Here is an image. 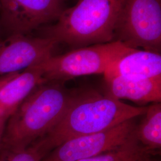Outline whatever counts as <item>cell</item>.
Here are the masks:
<instances>
[{"mask_svg":"<svg viewBox=\"0 0 161 161\" xmlns=\"http://www.w3.org/2000/svg\"><path fill=\"white\" fill-rule=\"evenodd\" d=\"M147 108L131 106L94 91L78 92L52 130L32 144L45 158L68 140L112 128L143 115Z\"/></svg>","mask_w":161,"mask_h":161,"instance_id":"cell-1","label":"cell"},{"mask_svg":"<svg viewBox=\"0 0 161 161\" xmlns=\"http://www.w3.org/2000/svg\"><path fill=\"white\" fill-rule=\"evenodd\" d=\"M134 119L103 131L68 140L52 150L42 161H77L99 155L125 144L134 133Z\"/></svg>","mask_w":161,"mask_h":161,"instance_id":"cell-6","label":"cell"},{"mask_svg":"<svg viewBox=\"0 0 161 161\" xmlns=\"http://www.w3.org/2000/svg\"><path fill=\"white\" fill-rule=\"evenodd\" d=\"M147 155L153 154L138 142L134 131L131 138L120 147L99 155L77 161H134Z\"/></svg>","mask_w":161,"mask_h":161,"instance_id":"cell-13","label":"cell"},{"mask_svg":"<svg viewBox=\"0 0 161 161\" xmlns=\"http://www.w3.org/2000/svg\"><path fill=\"white\" fill-rule=\"evenodd\" d=\"M152 155L145 156L141 158H139L137 160L134 161H159L158 159H155L152 157Z\"/></svg>","mask_w":161,"mask_h":161,"instance_id":"cell-17","label":"cell"},{"mask_svg":"<svg viewBox=\"0 0 161 161\" xmlns=\"http://www.w3.org/2000/svg\"><path fill=\"white\" fill-rule=\"evenodd\" d=\"M104 76L108 96L138 103H161V78L132 80L118 75Z\"/></svg>","mask_w":161,"mask_h":161,"instance_id":"cell-11","label":"cell"},{"mask_svg":"<svg viewBox=\"0 0 161 161\" xmlns=\"http://www.w3.org/2000/svg\"><path fill=\"white\" fill-rule=\"evenodd\" d=\"M143 118L135 129L138 142L153 155L161 147V104L147 106Z\"/></svg>","mask_w":161,"mask_h":161,"instance_id":"cell-12","label":"cell"},{"mask_svg":"<svg viewBox=\"0 0 161 161\" xmlns=\"http://www.w3.org/2000/svg\"><path fill=\"white\" fill-rule=\"evenodd\" d=\"M103 75L132 80L161 78V53L131 48L111 64Z\"/></svg>","mask_w":161,"mask_h":161,"instance_id":"cell-9","label":"cell"},{"mask_svg":"<svg viewBox=\"0 0 161 161\" xmlns=\"http://www.w3.org/2000/svg\"><path fill=\"white\" fill-rule=\"evenodd\" d=\"M64 0H0L1 20L12 34L25 35L58 19Z\"/></svg>","mask_w":161,"mask_h":161,"instance_id":"cell-7","label":"cell"},{"mask_svg":"<svg viewBox=\"0 0 161 161\" xmlns=\"http://www.w3.org/2000/svg\"><path fill=\"white\" fill-rule=\"evenodd\" d=\"M19 73H14V74H12L5 75L3 76H1L0 77V88L4 84H6L7 82L11 80L12 78H13L14 77H15Z\"/></svg>","mask_w":161,"mask_h":161,"instance_id":"cell-15","label":"cell"},{"mask_svg":"<svg viewBox=\"0 0 161 161\" xmlns=\"http://www.w3.org/2000/svg\"><path fill=\"white\" fill-rule=\"evenodd\" d=\"M114 41L130 48L160 53L161 0H122Z\"/></svg>","mask_w":161,"mask_h":161,"instance_id":"cell-5","label":"cell"},{"mask_svg":"<svg viewBox=\"0 0 161 161\" xmlns=\"http://www.w3.org/2000/svg\"><path fill=\"white\" fill-rule=\"evenodd\" d=\"M122 0H79L64 10L46 36L74 49L114 41Z\"/></svg>","mask_w":161,"mask_h":161,"instance_id":"cell-3","label":"cell"},{"mask_svg":"<svg viewBox=\"0 0 161 161\" xmlns=\"http://www.w3.org/2000/svg\"><path fill=\"white\" fill-rule=\"evenodd\" d=\"M64 83L46 82L36 86L8 118L1 142L8 153L28 147L60 119L78 92Z\"/></svg>","mask_w":161,"mask_h":161,"instance_id":"cell-2","label":"cell"},{"mask_svg":"<svg viewBox=\"0 0 161 161\" xmlns=\"http://www.w3.org/2000/svg\"><path fill=\"white\" fill-rule=\"evenodd\" d=\"M56 44L46 36L12 34L6 40L0 41V77L19 73L40 64L52 56Z\"/></svg>","mask_w":161,"mask_h":161,"instance_id":"cell-8","label":"cell"},{"mask_svg":"<svg viewBox=\"0 0 161 161\" xmlns=\"http://www.w3.org/2000/svg\"><path fill=\"white\" fill-rule=\"evenodd\" d=\"M5 124H6V122L0 121V149L1 147L2 138H3V133H4V128H5Z\"/></svg>","mask_w":161,"mask_h":161,"instance_id":"cell-16","label":"cell"},{"mask_svg":"<svg viewBox=\"0 0 161 161\" xmlns=\"http://www.w3.org/2000/svg\"><path fill=\"white\" fill-rule=\"evenodd\" d=\"M8 153V161H42L44 158L34 144L26 149Z\"/></svg>","mask_w":161,"mask_h":161,"instance_id":"cell-14","label":"cell"},{"mask_svg":"<svg viewBox=\"0 0 161 161\" xmlns=\"http://www.w3.org/2000/svg\"><path fill=\"white\" fill-rule=\"evenodd\" d=\"M40 64L18 74L0 88V121L6 122L36 86L46 82Z\"/></svg>","mask_w":161,"mask_h":161,"instance_id":"cell-10","label":"cell"},{"mask_svg":"<svg viewBox=\"0 0 161 161\" xmlns=\"http://www.w3.org/2000/svg\"><path fill=\"white\" fill-rule=\"evenodd\" d=\"M131 49L118 41H113L52 55L40 66L45 82H64L81 76L104 74L111 64Z\"/></svg>","mask_w":161,"mask_h":161,"instance_id":"cell-4","label":"cell"}]
</instances>
